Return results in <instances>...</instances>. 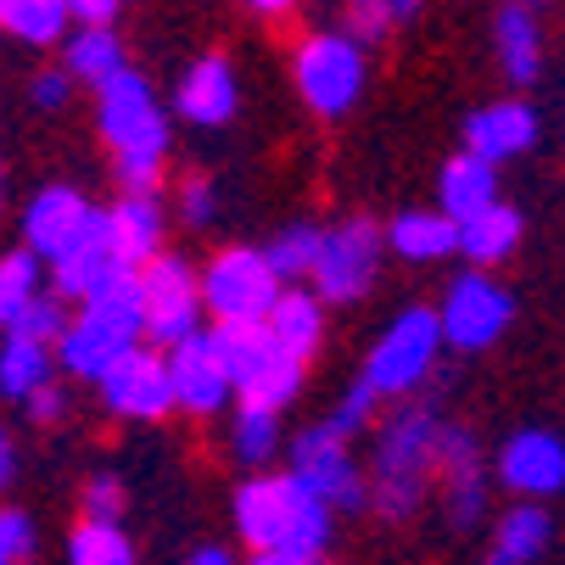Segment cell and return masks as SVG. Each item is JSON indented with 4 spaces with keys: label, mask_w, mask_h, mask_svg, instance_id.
Returning <instances> with one entry per match:
<instances>
[{
    "label": "cell",
    "mask_w": 565,
    "mask_h": 565,
    "mask_svg": "<svg viewBox=\"0 0 565 565\" xmlns=\"http://www.w3.org/2000/svg\"><path fill=\"white\" fill-rule=\"evenodd\" d=\"M235 532L258 554L280 559H326L331 543V504H319L302 481L286 476H253L235 488Z\"/></svg>",
    "instance_id": "1"
},
{
    "label": "cell",
    "mask_w": 565,
    "mask_h": 565,
    "mask_svg": "<svg viewBox=\"0 0 565 565\" xmlns=\"http://www.w3.org/2000/svg\"><path fill=\"white\" fill-rule=\"evenodd\" d=\"M96 96H102V135L113 140L124 196H151L157 169H163V146H169V118H163V107H157L146 73L124 67Z\"/></svg>",
    "instance_id": "2"
},
{
    "label": "cell",
    "mask_w": 565,
    "mask_h": 565,
    "mask_svg": "<svg viewBox=\"0 0 565 565\" xmlns=\"http://www.w3.org/2000/svg\"><path fill=\"white\" fill-rule=\"evenodd\" d=\"M437 443H443V420L431 409H403L392 415V426L381 431L375 465H370V504L392 521H409L420 510L426 493V470L437 465Z\"/></svg>",
    "instance_id": "3"
},
{
    "label": "cell",
    "mask_w": 565,
    "mask_h": 565,
    "mask_svg": "<svg viewBox=\"0 0 565 565\" xmlns=\"http://www.w3.org/2000/svg\"><path fill=\"white\" fill-rule=\"evenodd\" d=\"M230 386L241 392V403H258V409H280L297 397L302 386V359H291L269 326H213Z\"/></svg>",
    "instance_id": "4"
},
{
    "label": "cell",
    "mask_w": 565,
    "mask_h": 565,
    "mask_svg": "<svg viewBox=\"0 0 565 565\" xmlns=\"http://www.w3.org/2000/svg\"><path fill=\"white\" fill-rule=\"evenodd\" d=\"M280 275L269 253L253 247H230L207 264L202 275V302L213 308L218 326H269V313L280 308Z\"/></svg>",
    "instance_id": "5"
},
{
    "label": "cell",
    "mask_w": 565,
    "mask_h": 565,
    "mask_svg": "<svg viewBox=\"0 0 565 565\" xmlns=\"http://www.w3.org/2000/svg\"><path fill=\"white\" fill-rule=\"evenodd\" d=\"M437 348H443V319L431 308H403L386 337L370 348V364H364V386L375 397H403L415 392L431 364H437Z\"/></svg>",
    "instance_id": "6"
},
{
    "label": "cell",
    "mask_w": 565,
    "mask_h": 565,
    "mask_svg": "<svg viewBox=\"0 0 565 565\" xmlns=\"http://www.w3.org/2000/svg\"><path fill=\"white\" fill-rule=\"evenodd\" d=\"M297 90L313 113H348L364 90V45L348 34H313L297 51Z\"/></svg>",
    "instance_id": "7"
},
{
    "label": "cell",
    "mask_w": 565,
    "mask_h": 565,
    "mask_svg": "<svg viewBox=\"0 0 565 565\" xmlns=\"http://www.w3.org/2000/svg\"><path fill=\"white\" fill-rule=\"evenodd\" d=\"M443 342H454L459 353H481V348H493L504 331H510V319H515V297L488 280L481 269L459 275L443 297Z\"/></svg>",
    "instance_id": "8"
},
{
    "label": "cell",
    "mask_w": 565,
    "mask_h": 565,
    "mask_svg": "<svg viewBox=\"0 0 565 565\" xmlns=\"http://www.w3.org/2000/svg\"><path fill=\"white\" fill-rule=\"evenodd\" d=\"M291 476L319 504H331V510H364L370 504V481L359 476L348 443L331 437L326 426H313V431H302L291 443Z\"/></svg>",
    "instance_id": "9"
},
{
    "label": "cell",
    "mask_w": 565,
    "mask_h": 565,
    "mask_svg": "<svg viewBox=\"0 0 565 565\" xmlns=\"http://www.w3.org/2000/svg\"><path fill=\"white\" fill-rule=\"evenodd\" d=\"M381 269V230L370 218H348L326 230V247L313 264V291L326 302H359Z\"/></svg>",
    "instance_id": "10"
},
{
    "label": "cell",
    "mask_w": 565,
    "mask_h": 565,
    "mask_svg": "<svg viewBox=\"0 0 565 565\" xmlns=\"http://www.w3.org/2000/svg\"><path fill=\"white\" fill-rule=\"evenodd\" d=\"M140 286H146V337L151 342H169L180 348L185 337H196V319H202V280H191V264L180 258H157L140 269Z\"/></svg>",
    "instance_id": "11"
},
{
    "label": "cell",
    "mask_w": 565,
    "mask_h": 565,
    "mask_svg": "<svg viewBox=\"0 0 565 565\" xmlns=\"http://www.w3.org/2000/svg\"><path fill=\"white\" fill-rule=\"evenodd\" d=\"M56 269V297H90L96 286H107L118 269H129L124 264V253H118V224H113V207L102 213V207H90V218H85V230L73 235V247L51 264Z\"/></svg>",
    "instance_id": "12"
},
{
    "label": "cell",
    "mask_w": 565,
    "mask_h": 565,
    "mask_svg": "<svg viewBox=\"0 0 565 565\" xmlns=\"http://www.w3.org/2000/svg\"><path fill=\"white\" fill-rule=\"evenodd\" d=\"M169 375H174V397H180V409H191V415H218L224 403H230V392H235L213 331L185 337V342L169 353Z\"/></svg>",
    "instance_id": "13"
},
{
    "label": "cell",
    "mask_w": 565,
    "mask_h": 565,
    "mask_svg": "<svg viewBox=\"0 0 565 565\" xmlns=\"http://www.w3.org/2000/svg\"><path fill=\"white\" fill-rule=\"evenodd\" d=\"M102 397L113 415H129V420H157L174 409V375H169V359H157L146 348H135L107 381H102Z\"/></svg>",
    "instance_id": "14"
},
{
    "label": "cell",
    "mask_w": 565,
    "mask_h": 565,
    "mask_svg": "<svg viewBox=\"0 0 565 565\" xmlns=\"http://www.w3.org/2000/svg\"><path fill=\"white\" fill-rule=\"evenodd\" d=\"M499 481L521 499H548L565 488V443L554 431H515L499 454Z\"/></svg>",
    "instance_id": "15"
},
{
    "label": "cell",
    "mask_w": 565,
    "mask_h": 565,
    "mask_svg": "<svg viewBox=\"0 0 565 565\" xmlns=\"http://www.w3.org/2000/svg\"><path fill=\"white\" fill-rule=\"evenodd\" d=\"M437 465L448 476V521L454 526H476L481 504H488V476H481V448L465 426H443L437 443Z\"/></svg>",
    "instance_id": "16"
},
{
    "label": "cell",
    "mask_w": 565,
    "mask_h": 565,
    "mask_svg": "<svg viewBox=\"0 0 565 565\" xmlns=\"http://www.w3.org/2000/svg\"><path fill=\"white\" fill-rule=\"evenodd\" d=\"M537 140V118L526 102H499V107H476L465 118V151L481 157V163H504V157H521Z\"/></svg>",
    "instance_id": "17"
},
{
    "label": "cell",
    "mask_w": 565,
    "mask_h": 565,
    "mask_svg": "<svg viewBox=\"0 0 565 565\" xmlns=\"http://www.w3.org/2000/svg\"><path fill=\"white\" fill-rule=\"evenodd\" d=\"M85 218H90L85 196L67 191V185H45V191L29 202V213H23V241H29V253L56 264V258L73 247V235L85 230Z\"/></svg>",
    "instance_id": "18"
},
{
    "label": "cell",
    "mask_w": 565,
    "mask_h": 565,
    "mask_svg": "<svg viewBox=\"0 0 565 565\" xmlns=\"http://www.w3.org/2000/svg\"><path fill=\"white\" fill-rule=\"evenodd\" d=\"M129 353H135V342H129V337H118L113 326H102V319H90V313H78L73 326H67V337L56 342L62 370H67V375H78V381H107Z\"/></svg>",
    "instance_id": "19"
},
{
    "label": "cell",
    "mask_w": 565,
    "mask_h": 565,
    "mask_svg": "<svg viewBox=\"0 0 565 565\" xmlns=\"http://www.w3.org/2000/svg\"><path fill=\"white\" fill-rule=\"evenodd\" d=\"M235 102H241V90H235V73H230L224 56L191 62L185 78H180V96H174L180 118H191V124H202V129L230 124V118H235Z\"/></svg>",
    "instance_id": "20"
},
{
    "label": "cell",
    "mask_w": 565,
    "mask_h": 565,
    "mask_svg": "<svg viewBox=\"0 0 565 565\" xmlns=\"http://www.w3.org/2000/svg\"><path fill=\"white\" fill-rule=\"evenodd\" d=\"M437 196H443V213L454 224H470L488 207H499V169L481 163V157H470V151H459L454 163L443 169V180H437Z\"/></svg>",
    "instance_id": "21"
},
{
    "label": "cell",
    "mask_w": 565,
    "mask_h": 565,
    "mask_svg": "<svg viewBox=\"0 0 565 565\" xmlns=\"http://www.w3.org/2000/svg\"><path fill=\"white\" fill-rule=\"evenodd\" d=\"M493 45H499V67L510 85H532L537 78V56H543V34H537V18L521 7V0H510V7L499 12L493 23Z\"/></svg>",
    "instance_id": "22"
},
{
    "label": "cell",
    "mask_w": 565,
    "mask_h": 565,
    "mask_svg": "<svg viewBox=\"0 0 565 565\" xmlns=\"http://www.w3.org/2000/svg\"><path fill=\"white\" fill-rule=\"evenodd\" d=\"M548 543H554V521H548V510H537V504H515V510H504V521L493 526L488 565H532Z\"/></svg>",
    "instance_id": "23"
},
{
    "label": "cell",
    "mask_w": 565,
    "mask_h": 565,
    "mask_svg": "<svg viewBox=\"0 0 565 565\" xmlns=\"http://www.w3.org/2000/svg\"><path fill=\"white\" fill-rule=\"evenodd\" d=\"M113 224H118V253L129 269L163 258V207H157V196H124L113 207Z\"/></svg>",
    "instance_id": "24"
},
{
    "label": "cell",
    "mask_w": 565,
    "mask_h": 565,
    "mask_svg": "<svg viewBox=\"0 0 565 565\" xmlns=\"http://www.w3.org/2000/svg\"><path fill=\"white\" fill-rule=\"evenodd\" d=\"M386 241L409 258V264H437L448 253H459V224L448 213H397Z\"/></svg>",
    "instance_id": "25"
},
{
    "label": "cell",
    "mask_w": 565,
    "mask_h": 565,
    "mask_svg": "<svg viewBox=\"0 0 565 565\" xmlns=\"http://www.w3.org/2000/svg\"><path fill=\"white\" fill-rule=\"evenodd\" d=\"M85 313L135 342V337L146 331V286H140V269H118L107 286H96V291L85 297Z\"/></svg>",
    "instance_id": "26"
},
{
    "label": "cell",
    "mask_w": 565,
    "mask_h": 565,
    "mask_svg": "<svg viewBox=\"0 0 565 565\" xmlns=\"http://www.w3.org/2000/svg\"><path fill=\"white\" fill-rule=\"evenodd\" d=\"M521 247V213L515 207H488L481 218L459 224V253L476 264V269H488V264H504L510 253Z\"/></svg>",
    "instance_id": "27"
},
{
    "label": "cell",
    "mask_w": 565,
    "mask_h": 565,
    "mask_svg": "<svg viewBox=\"0 0 565 565\" xmlns=\"http://www.w3.org/2000/svg\"><path fill=\"white\" fill-rule=\"evenodd\" d=\"M269 337H275L291 359L308 364V353L319 348V337H326V313H319V297H308V291H286L280 308L269 313Z\"/></svg>",
    "instance_id": "28"
},
{
    "label": "cell",
    "mask_w": 565,
    "mask_h": 565,
    "mask_svg": "<svg viewBox=\"0 0 565 565\" xmlns=\"http://www.w3.org/2000/svg\"><path fill=\"white\" fill-rule=\"evenodd\" d=\"M67 73L73 78H85V85H96V90H107L113 78L124 73V45H118V34L113 29H78L73 40H67Z\"/></svg>",
    "instance_id": "29"
},
{
    "label": "cell",
    "mask_w": 565,
    "mask_h": 565,
    "mask_svg": "<svg viewBox=\"0 0 565 565\" xmlns=\"http://www.w3.org/2000/svg\"><path fill=\"white\" fill-rule=\"evenodd\" d=\"M275 448H280V409L241 403L235 420H230V454H235V465L258 470L264 459H275Z\"/></svg>",
    "instance_id": "30"
},
{
    "label": "cell",
    "mask_w": 565,
    "mask_h": 565,
    "mask_svg": "<svg viewBox=\"0 0 565 565\" xmlns=\"http://www.w3.org/2000/svg\"><path fill=\"white\" fill-rule=\"evenodd\" d=\"M40 386H51V348L29 337H7V348H0V392L29 403Z\"/></svg>",
    "instance_id": "31"
},
{
    "label": "cell",
    "mask_w": 565,
    "mask_h": 565,
    "mask_svg": "<svg viewBox=\"0 0 565 565\" xmlns=\"http://www.w3.org/2000/svg\"><path fill=\"white\" fill-rule=\"evenodd\" d=\"M40 302V258L23 247V253H7L0 258V326L7 337L23 326V313Z\"/></svg>",
    "instance_id": "32"
},
{
    "label": "cell",
    "mask_w": 565,
    "mask_h": 565,
    "mask_svg": "<svg viewBox=\"0 0 565 565\" xmlns=\"http://www.w3.org/2000/svg\"><path fill=\"white\" fill-rule=\"evenodd\" d=\"M67 0H12L7 12H0V23H7L12 40L23 45H56L67 34Z\"/></svg>",
    "instance_id": "33"
},
{
    "label": "cell",
    "mask_w": 565,
    "mask_h": 565,
    "mask_svg": "<svg viewBox=\"0 0 565 565\" xmlns=\"http://www.w3.org/2000/svg\"><path fill=\"white\" fill-rule=\"evenodd\" d=\"M67 565H135V543L118 526L85 521V526L67 537Z\"/></svg>",
    "instance_id": "34"
},
{
    "label": "cell",
    "mask_w": 565,
    "mask_h": 565,
    "mask_svg": "<svg viewBox=\"0 0 565 565\" xmlns=\"http://www.w3.org/2000/svg\"><path fill=\"white\" fill-rule=\"evenodd\" d=\"M319 247H326V230H313V224H291L275 235V247H269V264L280 280H297L308 275L313 280V264H319Z\"/></svg>",
    "instance_id": "35"
},
{
    "label": "cell",
    "mask_w": 565,
    "mask_h": 565,
    "mask_svg": "<svg viewBox=\"0 0 565 565\" xmlns=\"http://www.w3.org/2000/svg\"><path fill=\"white\" fill-rule=\"evenodd\" d=\"M12 337H29V342H45V348H51V342H62V337H67L62 302H56V297H40V302L23 313V326H18Z\"/></svg>",
    "instance_id": "36"
},
{
    "label": "cell",
    "mask_w": 565,
    "mask_h": 565,
    "mask_svg": "<svg viewBox=\"0 0 565 565\" xmlns=\"http://www.w3.org/2000/svg\"><path fill=\"white\" fill-rule=\"evenodd\" d=\"M386 29H392V7H386V0H348V40L375 45Z\"/></svg>",
    "instance_id": "37"
},
{
    "label": "cell",
    "mask_w": 565,
    "mask_h": 565,
    "mask_svg": "<svg viewBox=\"0 0 565 565\" xmlns=\"http://www.w3.org/2000/svg\"><path fill=\"white\" fill-rule=\"evenodd\" d=\"M370 409H375V392H370V386H364V381H359V386H353V392H348V397H342V403H337V415H331V420H326V431H331V437H342V443H348V437H353V431H359V426H364V420H370Z\"/></svg>",
    "instance_id": "38"
},
{
    "label": "cell",
    "mask_w": 565,
    "mask_h": 565,
    "mask_svg": "<svg viewBox=\"0 0 565 565\" xmlns=\"http://www.w3.org/2000/svg\"><path fill=\"white\" fill-rule=\"evenodd\" d=\"M85 515L96 521V526H118V515H124V488L113 476H90V488H85Z\"/></svg>",
    "instance_id": "39"
},
{
    "label": "cell",
    "mask_w": 565,
    "mask_h": 565,
    "mask_svg": "<svg viewBox=\"0 0 565 565\" xmlns=\"http://www.w3.org/2000/svg\"><path fill=\"white\" fill-rule=\"evenodd\" d=\"M34 548V526L23 510H0V565H18Z\"/></svg>",
    "instance_id": "40"
},
{
    "label": "cell",
    "mask_w": 565,
    "mask_h": 565,
    "mask_svg": "<svg viewBox=\"0 0 565 565\" xmlns=\"http://www.w3.org/2000/svg\"><path fill=\"white\" fill-rule=\"evenodd\" d=\"M180 213H185V224H213L218 218V196H213V185L207 180H185V191H180Z\"/></svg>",
    "instance_id": "41"
},
{
    "label": "cell",
    "mask_w": 565,
    "mask_h": 565,
    "mask_svg": "<svg viewBox=\"0 0 565 565\" xmlns=\"http://www.w3.org/2000/svg\"><path fill=\"white\" fill-rule=\"evenodd\" d=\"M67 90H73V73L62 67H45V73H34V85H29V96H34V107H45V113H56V107H67Z\"/></svg>",
    "instance_id": "42"
},
{
    "label": "cell",
    "mask_w": 565,
    "mask_h": 565,
    "mask_svg": "<svg viewBox=\"0 0 565 565\" xmlns=\"http://www.w3.org/2000/svg\"><path fill=\"white\" fill-rule=\"evenodd\" d=\"M118 7H124V0H67V12L85 23V29H107Z\"/></svg>",
    "instance_id": "43"
},
{
    "label": "cell",
    "mask_w": 565,
    "mask_h": 565,
    "mask_svg": "<svg viewBox=\"0 0 565 565\" xmlns=\"http://www.w3.org/2000/svg\"><path fill=\"white\" fill-rule=\"evenodd\" d=\"M62 409H67V397H62V386H56V381H51V386H40V392L29 397V415H34L40 426H51Z\"/></svg>",
    "instance_id": "44"
},
{
    "label": "cell",
    "mask_w": 565,
    "mask_h": 565,
    "mask_svg": "<svg viewBox=\"0 0 565 565\" xmlns=\"http://www.w3.org/2000/svg\"><path fill=\"white\" fill-rule=\"evenodd\" d=\"M12 476H18V448H12V437L0 431V493L12 488Z\"/></svg>",
    "instance_id": "45"
},
{
    "label": "cell",
    "mask_w": 565,
    "mask_h": 565,
    "mask_svg": "<svg viewBox=\"0 0 565 565\" xmlns=\"http://www.w3.org/2000/svg\"><path fill=\"white\" fill-rule=\"evenodd\" d=\"M247 7H253V12H264V18H286V12L297 7V0H247Z\"/></svg>",
    "instance_id": "46"
},
{
    "label": "cell",
    "mask_w": 565,
    "mask_h": 565,
    "mask_svg": "<svg viewBox=\"0 0 565 565\" xmlns=\"http://www.w3.org/2000/svg\"><path fill=\"white\" fill-rule=\"evenodd\" d=\"M185 565H235V559H230L224 548H196V554H191Z\"/></svg>",
    "instance_id": "47"
},
{
    "label": "cell",
    "mask_w": 565,
    "mask_h": 565,
    "mask_svg": "<svg viewBox=\"0 0 565 565\" xmlns=\"http://www.w3.org/2000/svg\"><path fill=\"white\" fill-rule=\"evenodd\" d=\"M386 7H392V23H409L420 12V0H386Z\"/></svg>",
    "instance_id": "48"
},
{
    "label": "cell",
    "mask_w": 565,
    "mask_h": 565,
    "mask_svg": "<svg viewBox=\"0 0 565 565\" xmlns=\"http://www.w3.org/2000/svg\"><path fill=\"white\" fill-rule=\"evenodd\" d=\"M253 565H302V559H280V554H258Z\"/></svg>",
    "instance_id": "49"
},
{
    "label": "cell",
    "mask_w": 565,
    "mask_h": 565,
    "mask_svg": "<svg viewBox=\"0 0 565 565\" xmlns=\"http://www.w3.org/2000/svg\"><path fill=\"white\" fill-rule=\"evenodd\" d=\"M521 7H526V12H532V7H543V0H521Z\"/></svg>",
    "instance_id": "50"
},
{
    "label": "cell",
    "mask_w": 565,
    "mask_h": 565,
    "mask_svg": "<svg viewBox=\"0 0 565 565\" xmlns=\"http://www.w3.org/2000/svg\"><path fill=\"white\" fill-rule=\"evenodd\" d=\"M7 7H12V0H0V12H7Z\"/></svg>",
    "instance_id": "51"
},
{
    "label": "cell",
    "mask_w": 565,
    "mask_h": 565,
    "mask_svg": "<svg viewBox=\"0 0 565 565\" xmlns=\"http://www.w3.org/2000/svg\"><path fill=\"white\" fill-rule=\"evenodd\" d=\"M308 565H326V559H308Z\"/></svg>",
    "instance_id": "52"
}]
</instances>
